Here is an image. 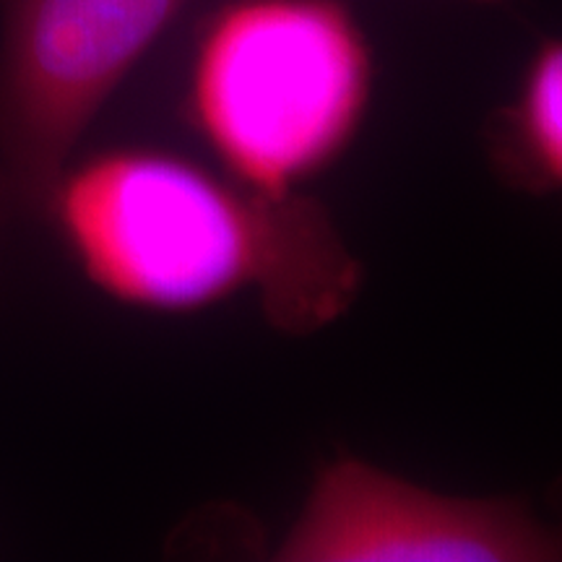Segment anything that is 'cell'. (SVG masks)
<instances>
[{
	"label": "cell",
	"mask_w": 562,
	"mask_h": 562,
	"mask_svg": "<svg viewBox=\"0 0 562 562\" xmlns=\"http://www.w3.org/2000/svg\"><path fill=\"white\" fill-rule=\"evenodd\" d=\"M279 562H560L562 526L518 497L448 495L383 467L323 463Z\"/></svg>",
	"instance_id": "277c9868"
},
{
	"label": "cell",
	"mask_w": 562,
	"mask_h": 562,
	"mask_svg": "<svg viewBox=\"0 0 562 562\" xmlns=\"http://www.w3.org/2000/svg\"><path fill=\"white\" fill-rule=\"evenodd\" d=\"M495 154L518 188L562 195V37L542 40L526 60L497 117Z\"/></svg>",
	"instance_id": "5b68a950"
},
{
	"label": "cell",
	"mask_w": 562,
	"mask_h": 562,
	"mask_svg": "<svg viewBox=\"0 0 562 562\" xmlns=\"http://www.w3.org/2000/svg\"><path fill=\"white\" fill-rule=\"evenodd\" d=\"M188 0H11L0 53V146L53 191L70 154Z\"/></svg>",
	"instance_id": "3957f363"
},
{
	"label": "cell",
	"mask_w": 562,
	"mask_h": 562,
	"mask_svg": "<svg viewBox=\"0 0 562 562\" xmlns=\"http://www.w3.org/2000/svg\"><path fill=\"white\" fill-rule=\"evenodd\" d=\"M60 235L104 297L149 313H199L256 294L279 331L336 323L360 261L313 199L263 195L159 149H110L53 186Z\"/></svg>",
	"instance_id": "6da1fadb"
},
{
	"label": "cell",
	"mask_w": 562,
	"mask_h": 562,
	"mask_svg": "<svg viewBox=\"0 0 562 562\" xmlns=\"http://www.w3.org/2000/svg\"><path fill=\"white\" fill-rule=\"evenodd\" d=\"M469 3H480V5H497V3H503V0H469Z\"/></svg>",
	"instance_id": "8992f818"
},
{
	"label": "cell",
	"mask_w": 562,
	"mask_h": 562,
	"mask_svg": "<svg viewBox=\"0 0 562 562\" xmlns=\"http://www.w3.org/2000/svg\"><path fill=\"white\" fill-rule=\"evenodd\" d=\"M372 91L370 37L344 0H229L195 42L186 110L222 172L286 199L347 157Z\"/></svg>",
	"instance_id": "7a4b0ae2"
}]
</instances>
